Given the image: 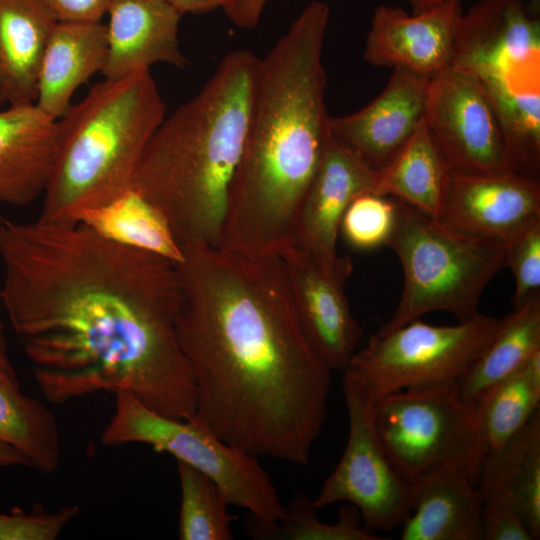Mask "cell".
I'll list each match as a JSON object with an SVG mask.
<instances>
[{"instance_id":"obj_11","label":"cell","mask_w":540,"mask_h":540,"mask_svg":"<svg viewBox=\"0 0 540 540\" xmlns=\"http://www.w3.org/2000/svg\"><path fill=\"white\" fill-rule=\"evenodd\" d=\"M423 120L452 175L512 172L495 110L474 74L449 67L430 78Z\"/></svg>"},{"instance_id":"obj_30","label":"cell","mask_w":540,"mask_h":540,"mask_svg":"<svg viewBox=\"0 0 540 540\" xmlns=\"http://www.w3.org/2000/svg\"><path fill=\"white\" fill-rule=\"evenodd\" d=\"M181 489L178 536L181 540H231L233 517L220 487L206 474L177 461Z\"/></svg>"},{"instance_id":"obj_10","label":"cell","mask_w":540,"mask_h":540,"mask_svg":"<svg viewBox=\"0 0 540 540\" xmlns=\"http://www.w3.org/2000/svg\"><path fill=\"white\" fill-rule=\"evenodd\" d=\"M343 395L349 420L344 452L317 496L319 509L335 503L354 506L370 532L392 531L410 514L416 485L394 467L375 429L372 401L362 383L343 371Z\"/></svg>"},{"instance_id":"obj_25","label":"cell","mask_w":540,"mask_h":540,"mask_svg":"<svg viewBox=\"0 0 540 540\" xmlns=\"http://www.w3.org/2000/svg\"><path fill=\"white\" fill-rule=\"evenodd\" d=\"M539 351L540 296L500 318L488 344L455 384L459 395L475 403Z\"/></svg>"},{"instance_id":"obj_38","label":"cell","mask_w":540,"mask_h":540,"mask_svg":"<svg viewBox=\"0 0 540 540\" xmlns=\"http://www.w3.org/2000/svg\"><path fill=\"white\" fill-rule=\"evenodd\" d=\"M27 466L32 467L30 459L12 445L0 442V466Z\"/></svg>"},{"instance_id":"obj_42","label":"cell","mask_w":540,"mask_h":540,"mask_svg":"<svg viewBox=\"0 0 540 540\" xmlns=\"http://www.w3.org/2000/svg\"><path fill=\"white\" fill-rule=\"evenodd\" d=\"M527 3L530 11L534 15L540 16V0H528Z\"/></svg>"},{"instance_id":"obj_41","label":"cell","mask_w":540,"mask_h":540,"mask_svg":"<svg viewBox=\"0 0 540 540\" xmlns=\"http://www.w3.org/2000/svg\"><path fill=\"white\" fill-rule=\"evenodd\" d=\"M412 7V13L430 9L446 0H407Z\"/></svg>"},{"instance_id":"obj_3","label":"cell","mask_w":540,"mask_h":540,"mask_svg":"<svg viewBox=\"0 0 540 540\" xmlns=\"http://www.w3.org/2000/svg\"><path fill=\"white\" fill-rule=\"evenodd\" d=\"M327 4L311 1L259 59L246 137L233 174L219 247L280 256L331 138L322 51Z\"/></svg>"},{"instance_id":"obj_18","label":"cell","mask_w":540,"mask_h":540,"mask_svg":"<svg viewBox=\"0 0 540 540\" xmlns=\"http://www.w3.org/2000/svg\"><path fill=\"white\" fill-rule=\"evenodd\" d=\"M107 13L108 53L102 70L107 79L150 70L157 63L179 68L187 63L178 38L182 15L171 0H111Z\"/></svg>"},{"instance_id":"obj_43","label":"cell","mask_w":540,"mask_h":540,"mask_svg":"<svg viewBox=\"0 0 540 540\" xmlns=\"http://www.w3.org/2000/svg\"><path fill=\"white\" fill-rule=\"evenodd\" d=\"M5 104L3 98L0 95V109H2V106Z\"/></svg>"},{"instance_id":"obj_20","label":"cell","mask_w":540,"mask_h":540,"mask_svg":"<svg viewBox=\"0 0 540 540\" xmlns=\"http://www.w3.org/2000/svg\"><path fill=\"white\" fill-rule=\"evenodd\" d=\"M414 484V504L400 526L401 540H484V498L469 473L443 467Z\"/></svg>"},{"instance_id":"obj_39","label":"cell","mask_w":540,"mask_h":540,"mask_svg":"<svg viewBox=\"0 0 540 540\" xmlns=\"http://www.w3.org/2000/svg\"><path fill=\"white\" fill-rule=\"evenodd\" d=\"M225 0H171L181 15L185 13L206 11L221 6Z\"/></svg>"},{"instance_id":"obj_4","label":"cell","mask_w":540,"mask_h":540,"mask_svg":"<svg viewBox=\"0 0 540 540\" xmlns=\"http://www.w3.org/2000/svg\"><path fill=\"white\" fill-rule=\"evenodd\" d=\"M258 61L249 50L226 54L199 93L164 118L139 160L132 189L162 212L182 248L219 244Z\"/></svg>"},{"instance_id":"obj_24","label":"cell","mask_w":540,"mask_h":540,"mask_svg":"<svg viewBox=\"0 0 540 540\" xmlns=\"http://www.w3.org/2000/svg\"><path fill=\"white\" fill-rule=\"evenodd\" d=\"M451 173L424 120L379 171L375 194L400 200L434 219L442 214Z\"/></svg>"},{"instance_id":"obj_27","label":"cell","mask_w":540,"mask_h":540,"mask_svg":"<svg viewBox=\"0 0 540 540\" xmlns=\"http://www.w3.org/2000/svg\"><path fill=\"white\" fill-rule=\"evenodd\" d=\"M0 442L25 454L41 473H53L60 465V434L54 414L41 401L21 392L13 368L1 366Z\"/></svg>"},{"instance_id":"obj_31","label":"cell","mask_w":540,"mask_h":540,"mask_svg":"<svg viewBox=\"0 0 540 540\" xmlns=\"http://www.w3.org/2000/svg\"><path fill=\"white\" fill-rule=\"evenodd\" d=\"M312 500L298 496L285 506L283 518L276 524L266 525L256 521L258 535L276 536L287 540H385L367 530L358 510L350 505L341 506L338 520L326 523L319 520Z\"/></svg>"},{"instance_id":"obj_8","label":"cell","mask_w":540,"mask_h":540,"mask_svg":"<svg viewBox=\"0 0 540 540\" xmlns=\"http://www.w3.org/2000/svg\"><path fill=\"white\" fill-rule=\"evenodd\" d=\"M381 444L397 471L410 483L453 467L476 481L485 456L475 404L456 385L410 389L372 402Z\"/></svg>"},{"instance_id":"obj_21","label":"cell","mask_w":540,"mask_h":540,"mask_svg":"<svg viewBox=\"0 0 540 540\" xmlns=\"http://www.w3.org/2000/svg\"><path fill=\"white\" fill-rule=\"evenodd\" d=\"M107 53V28L101 21L56 22L42 55L35 104L51 118H61L74 92L102 72Z\"/></svg>"},{"instance_id":"obj_40","label":"cell","mask_w":540,"mask_h":540,"mask_svg":"<svg viewBox=\"0 0 540 540\" xmlns=\"http://www.w3.org/2000/svg\"><path fill=\"white\" fill-rule=\"evenodd\" d=\"M1 306V298H0ZM0 366L4 368H13L8 357L7 341L4 332V325L0 320Z\"/></svg>"},{"instance_id":"obj_16","label":"cell","mask_w":540,"mask_h":540,"mask_svg":"<svg viewBox=\"0 0 540 540\" xmlns=\"http://www.w3.org/2000/svg\"><path fill=\"white\" fill-rule=\"evenodd\" d=\"M540 216V182L513 172L452 175L439 220L462 234L504 245Z\"/></svg>"},{"instance_id":"obj_17","label":"cell","mask_w":540,"mask_h":540,"mask_svg":"<svg viewBox=\"0 0 540 540\" xmlns=\"http://www.w3.org/2000/svg\"><path fill=\"white\" fill-rule=\"evenodd\" d=\"M430 78L393 68L383 91L360 110L330 117L331 136L381 171L423 120Z\"/></svg>"},{"instance_id":"obj_33","label":"cell","mask_w":540,"mask_h":540,"mask_svg":"<svg viewBox=\"0 0 540 540\" xmlns=\"http://www.w3.org/2000/svg\"><path fill=\"white\" fill-rule=\"evenodd\" d=\"M505 267L515 278L513 309L540 296V216L533 218L505 244Z\"/></svg>"},{"instance_id":"obj_37","label":"cell","mask_w":540,"mask_h":540,"mask_svg":"<svg viewBox=\"0 0 540 540\" xmlns=\"http://www.w3.org/2000/svg\"><path fill=\"white\" fill-rule=\"evenodd\" d=\"M268 0H225L221 5L228 19L241 28H254Z\"/></svg>"},{"instance_id":"obj_5","label":"cell","mask_w":540,"mask_h":540,"mask_svg":"<svg viewBox=\"0 0 540 540\" xmlns=\"http://www.w3.org/2000/svg\"><path fill=\"white\" fill-rule=\"evenodd\" d=\"M166 117L150 70L105 79L57 120L58 155L39 221L78 224L81 214L132 188L139 160Z\"/></svg>"},{"instance_id":"obj_12","label":"cell","mask_w":540,"mask_h":540,"mask_svg":"<svg viewBox=\"0 0 540 540\" xmlns=\"http://www.w3.org/2000/svg\"><path fill=\"white\" fill-rule=\"evenodd\" d=\"M451 67L479 79L540 78V16L525 0H479L459 19Z\"/></svg>"},{"instance_id":"obj_28","label":"cell","mask_w":540,"mask_h":540,"mask_svg":"<svg viewBox=\"0 0 540 540\" xmlns=\"http://www.w3.org/2000/svg\"><path fill=\"white\" fill-rule=\"evenodd\" d=\"M78 223L110 241L174 264L184 256L162 212L132 188L105 205L84 211Z\"/></svg>"},{"instance_id":"obj_19","label":"cell","mask_w":540,"mask_h":540,"mask_svg":"<svg viewBox=\"0 0 540 540\" xmlns=\"http://www.w3.org/2000/svg\"><path fill=\"white\" fill-rule=\"evenodd\" d=\"M57 155V120L35 103L0 109V203L22 207L43 194Z\"/></svg>"},{"instance_id":"obj_15","label":"cell","mask_w":540,"mask_h":540,"mask_svg":"<svg viewBox=\"0 0 540 540\" xmlns=\"http://www.w3.org/2000/svg\"><path fill=\"white\" fill-rule=\"evenodd\" d=\"M378 176L331 136L305 193L292 245L324 263L334 262L339 257L337 239L345 210L358 196L375 194Z\"/></svg>"},{"instance_id":"obj_7","label":"cell","mask_w":540,"mask_h":540,"mask_svg":"<svg viewBox=\"0 0 540 540\" xmlns=\"http://www.w3.org/2000/svg\"><path fill=\"white\" fill-rule=\"evenodd\" d=\"M114 394L115 411L100 437L104 445L147 444L206 474L230 505L247 510L254 520L271 525L283 518L285 505L257 457L225 443L195 417H168L127 391Z\"/></svg>"},{"instance_id":"obj_23","label":"cell","mask_w":540,"mask_h":540,"mask_svg":"<svg viewBox=\"0 0 540 540\" xmlns=\"http://www.w3.org/2000/svg\"><path fill=\"white\" fill-rule=\"evenodd\" d=\"M483 496L511 501L532 536H540V410L498 448L485 454L476 478Z\"/></svg>"},{"instance_id":"obj_35","label":"cell","mask_w":540,"mask_h":540,"mask_svg":"<svg viewBox=\"0 0 540 540\" xmlns=\"http://www.w3.org/2000/svg\"><path fill=\"white\" fill-rule=\"evenodd\" d=\"M484 540H533L518 508L498 495L483 496Z\"/></svg>"},{"instance_id":"obj_22","label":"cell","mask_w":540,"mask_h":540,"mask_svg":"<svg viewBox=\"0 0 540 540\" xmlns=\"http://www.w3.org/2000/svg\"><path fill=\"white\" fill-rule=\"evenodd\" d=\"M56 21L37 0H0V95L35 103L40 63Z\"/></svg>"},{"instance_id":"obj_14","label":"cell","mask_w":540,"mask_h":540,"mask_svg":"<svg viewBox=\"0 0 540 540\" xmlns=\"http://www.w3.org/2000/svg\"><path fill=\"white\" fill-rule=\"evenodd\" d=\"M462 13L460 0L412 14L380 5L371 18L364 59L376 67L402 68L432 78L452 65Z\"/></svg>"},{"instance_id":"obj_1","label":"cell","mask_w":540,"mask_h":540,"mask_svg":"<svg viewBox=\"0 0 540 540\" xmlns=\"http://www.w3.org/2000/svg\"><path fill=\"white\" fill-rule=\"evenodd\" d=\"M1 303L46 400L127 391L176 419L196 413L171 261L85 225L0 217Z\"/></svg>"},{"instance_id":"obj_6","label":"cell","mask_w":540,"mask_h":540,"mask_svg":"<svg viewBox=\"0 0 540 540\" xmlns=\"http://www.w3.org/2000/svg\"><path fill=\"white\" fill-rule=\"evenodd\" d=\"M395 201V223L385 245L400 261L404 287L395 311L377 332L436 311L459 321L476 315L484 289L505 267L504 245L462 234Z\"/></svg>"},{"instance_id":"obj_32","label":"cell","mask_w":540,"mask_h":540,"mask_svg":"<svg viewBox=\"0 0 540 540\" xmlns=\"http://www.w3.org/2000/svg\"><path fill=\"white\" fill-rule=\"evenodd\" d=\"M395 217V199L365 193L355 198L345 210L340 233L353 248L374 249L386 244L392 233Z\"/></svg>"},{"instance_id":"obj_34","label":"cell","mask_w":540,"mask_h":540,"mask_svg":"<svg viewBox=\"0 0 540 540\" xmlns=\"http://www.w3.org/2000/svg\"><path fill=\"white\" fill-rule=\"evenodd\" d=\"M80 512L78 505H64L48 512L37 503L29 513L20 509L0 513V540H55Z\"/></svg>"},{"instance_id":"obj_36","label":"cell","mask_w":540,"mask_h":540,"mask_svg":"<svg viewBox=\"0 0 540 540\" xmlns=\"http://www.w3.org/2000/svg\"><path fill=\"white\" fill-rule=\"evenodd\" d=\"M56 22L101 21L111 0H37Z\"/></svg>"},{"instance_id":"obj_26","label":"cell","mask_w":540,"mask_h":540,"mask_svg":"<svg viewBox=\"0 0 540 540\" xmlns=\"http://www.w3.org/2000/svg\"><path fill=\"white\" fill-rule=\"evenodd\" d=\"M495 110L513 173L539 180L540 79H480Z\"/></svg>"},{"instance_id":"obj_13","label":"cell","mask_w":540,"mask_h":540,"mask_svg":"<svg viewBox=\"0 0 540 540\" xmlns=\"http://www.w3.org/2000/svg\"><path fill=\"white\" fill-rule=\"evenodd\" d=\"M280 256L307 339L331 371L343 372L363 336L345 290L353 270L351 259L339 256L324 263L293 245Z\"/></svg>"},{"instance_id":"obj_29","label":"cell","mask_w":540,"mask_h":540,"mask_svg":"<svg viewBox=\"0 0 540 540\" xmlns=\"http://www.w3.org/2000/svg\"><path fill=\"white\" fill-rule=\"evenodd\" d=\"M485 454L506 442L540 407V351L474 403Z\"/></svg>"},{"instance_id":"obj_2","label":"cell","mask_w":540,"mask_h":540,"mask_svg":"<svg viewBox=\"0 0 540 540\" xmlns=\"http://www.w3.org/2000/svg\"><path fill=\"white\" fill-rule=\"evenodd\" d=\"M176 332L195 418L254 457L308 465L324 426L330 368L298 320L281 256L183 248Z\"/></svg>"},{"instance_id":"obj_9","label":"cell","mask_w":540,"mask_h":540,"mask_svg":"<svg viewBox=\"0 0 540 540\" xmlns=\"http://www.w3.org/2000/svg\"><path fill=\"white\" fill-rule=\"evenodd\" d=\"M500 318L478 312L455 325L412 320L374 333L344 371L355 376L372 402L395 392L454 385L495 333Z\"/></svg>"}]
</instances>
